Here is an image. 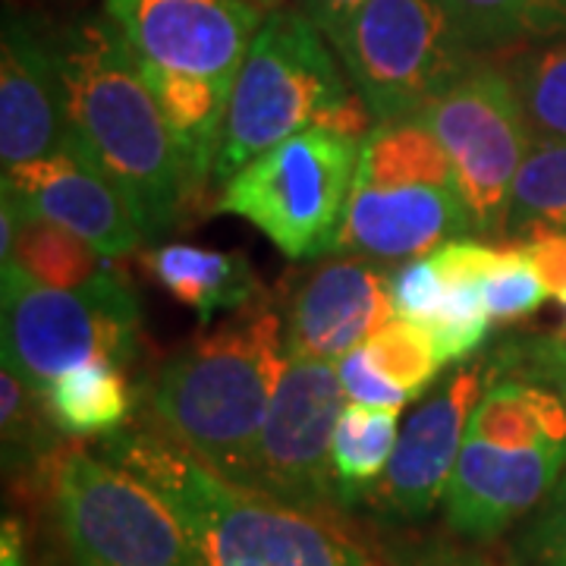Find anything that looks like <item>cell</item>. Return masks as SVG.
I'll list each match as a JSON object with an SVG mask.
<instances>
[{
    "label": "cell",
    "instance_id": "1",
    "mask_svg": "<svg viewBox=\"0 0 566 566\" xmlns=\"http://www.w3.org/2000/svg\"><path fill=\"white\" fill-rule=\"evenodd\" d=\"M66 133L117 186L145 240L182 218L192 186L139 61L111 20H85L51 41Z\"/></svg>",
    "mask_w": 566,
    "mask_h": 566
},
{
    "label": "cell",
    "instance_id": "2",
    "mask_svg": "<svg viewBox=\"0 0 566 566\" xmlns=\"http://www.w3.org/2000/svg\"><path fill=\"white\" fill-rule=\"evenodd\" d=\"M98 453L174 506L205 566H387L324 513L227 482L158 428H120Z\"/></svg>",
    "mask_w": 566,
    "mask_h": 566
},
{
    "label": "cell",
    "instance_id": "3",
    "mask_svg": "<svg viewBox=\"0 0 566 566\" xmlns=\"http://www.w3.org/2000/svg\"><path fill=\"white\" fill-rule=\"evenodd\" d=\"M286 356L277 308L262 300L233 312L158 368L148 387V416L211 472L252 488L264 419Z\"/></svg>",
    "mask_w": 566,
    "mask_h": 566
},
{
    "label": "cell",
    "instance_id": "4",
    "mask_svg": "<svg viewBox=\"0 0 566 566\" xmlns=\"http://www.w3.org/2000/svg\"><path fill=\"white\" fill-rule=\"evenodd\" d=\"M457 237H469V221L441 142L419 117L375 123L334 255L409 262Z\"/></svg>",
    "mask_w": 566,
    "mask_h": 566
},
{
    "label": "cell",
    "instance_id": "5",
    "mask_svg": "<svg viewBox=\"0 0 566 566\" xmlns=\"http://www.w3.org/2000/svg\"><path fill=\"white\" fill-rule=\"evenodd\" d=\"M356 88H346L324 32L303 10H274L233 82L214 177L227 182L252 158L303 129H331Z\"/></svg>",
    "mask_w": 566,
    "mask_h": 566
},
{
    "label": "cell",
    "instance_id": "6",
    "mask_svg": "<svg viewBox=\"0 0 566 566\" xmlns=\"http://www.w3.org/2000/svg\"><path fill=\"white\" fill-rule=\"evenodd\" d=\"M0 303L3 363L41 397L76 365L107 356L129 368L139 356V300L114 268L61 290L29 277L20 264H0Z\"/></svg>",
    "mask_w": 566,
    "mask_h": 566
},
{
    "label": "cell",
    "instance_id": "7",
    "mask_svg": "<svg viewBox=\"0 0 566 566\" xmlns=\"http://www.w3.org/2000/svg\"><path fill=\"white\" fill-rule=\"evenodd\" d=\"M363 139L312 126L223 182L218 211L262 230L286 259H322L344 230Z\"/></svg>",
    "mask_w": 566,
    "mask_h": 566
},
{
    "label": "cell",
    "instance_id": "8",
    "mask_svg": "<svg viewBox=\"0 0 566 566\" xmlns=\"http://www.w3.org/2000/svg\"><path fill=\"white\" fill-rule=\"evenodd\" d=\"M51 504L76 566H205L174 506L98 450L51 453Z\"/></svg>",
    "mask_w": 566,
    "mask_h": 566
},
{
    "label": "cell",
    "instance_id": "9",
    "mask_svg": "<svg viewBox=\"0 0 566 566\" xmlns=\"http://www.w3.org/2000/svg\"><path fill=\"white\" fill-rule=\"evenodd\" d=\"M331 44L375 123L416 117L488 61L469 51L450 0H368Z\"/></svg>",
    "mask_w": 566,
    "mask_h": 566
},
{
    "label": "cell",
    "instance_id": "10",
    "mask_svg": "<svg viewBox=\"0 0 566 566\" xmlns=\"http://www.w3.org/2000/svg\"><path fill=\"white\" fill-rule=\"evenodd\" d=\"M416 117L453 164L469 237L504 240L513 182L535 142L504 66L475 63Z\"/></svg>",
    "mask_w": 566,
    "mask_h": 566
},
{
    "label": "cell",
    "instance_id": "11",
    "mask_svg": "<svg viewBox=\"0 0 566 566\" xmlns=\"http://www.w3.org/2000/svg\"><path fill=\"white\" fill-rule=\"evenodd\" d=\"M344 400L337 363L286 356L259 441L255 485L249 491H262L312 513L337 510L331 485V444Z\"/></svg>",
    "mask_w": 566,
    "mask_h": 566
},
{
    "label": "cell",
    "instance_id": "12",
    "mask_svg": "<svg viewBox=\"0 0 566 566\" xmlns=\"http://www.w3.org/2000/svg\"><path fill=\"white\" fill-rule=\"evenodd\" d=\"M104 13L139 61L230 85L264 22L249 0H104Z\"/></svg>",
    "mask_w": 566,
    "mask_h": 566
},
{
    "label": "cell",
    "instance_id": "13",
    "mask_svg": "<svg viewBox=\"0 0 566 566\" xmlns=\"http://www.w3.org/2000/svg\"><path fill=\"white\" fill-rule=\"evenodd\" d=\"M488 385L491 378L485 359L460 365L444 385L434 387V394H428L406 416L385 479L368 501L381 516L416 523L438 504H444L472 409L482 400Z\"/></svg>",
    "mask_w": 566,
    "mask_h": 566
},
{
    "label": "cell",
    "instance_id": "14",
    "mask_svg": "<svg viewBox=\"0 0 566 566\" xmlns=\"http://www.w3.org/2000/svg\"><path fill=\"white\" fill-rule=\"evenodd\" d=\"M564 472L566 444L497 447L465 431L444 494L447 526L469 542H494L526 523Z\"/></svg>",
    "mask_w": 566,
    "mask_h": 566
},
{
    "label": "cell",
    "instance_id": "15",
    "mask_svg": "<svg viewBox=\"0 0 566 566\" xmlns=\"http://www.w3.org/2000/svg\"><path fill=\"white\" fill-rule=\"evenodd\" d=\"M390 318V274L371 259L340 255L308 271L283 315V337L290 356H312L337 363L365 346Z\"/></svg>",
    "mask_w": 566,
    "mask_h": 566
},
{
    "label": "cell",
    "instance_id": "16",
    "mask_svg": "<svg viewBox=\"0 0 566 566\" xmlns=\"http://www.w3.org/2000/svg\"><path fill=\"white\" fill-rule=\"evenodd\" d=\"M3 189L35 214L95 245L104 259L133 255L145 240L117 186L70 133L54 155L3 170Z\"/></svg>",
    "mask_w": 566,
    "mask_h": 566
},
{
    "label": "cell",
    "instance_id": "17",
    "mask_svg": "<svg viewBox=\"0 0 566 566\" xmlns=\"http://www.w3.org/2000/svg\"><path fill=\"white\" fill-rule=\"evenodd\" d=\"M66 136L54 48L7 13L0 39V164L13 170L48 158Z\"/></svg>",
    "mask_w": 566,
    "mask_h": 566
},
{
    "label": "cell",
    "instance_id": "18",
    "mask_svg": "<svg viewBox=\"0 0 566 566\" xmlns=\"http://www.w3.org/2000/svg\"><path fill=\"white\" fill-rule=\"evenodd\" d=\"M139 70L177 145L192 196H199L218 167L233 85L145 61H139Z\"/></svg>",
    "mask_w": 566,
    "mask_h": 566
},
{
    "label": "cell",
    "instance_id": "19",
    "mask_svg": "<svg viewBox=\"0 0 566 566\" xmlns=\"http://www.w3.org/2000/svg\"><path fill=\"white\" fill-rule=\"evenodd\" d=\"M145 268L167 296L192 308L202 324L214 315H233L264 300V286L255 268L240 252L164 243L145 259Z\"/></svg>",
    "mask_w": 566,
    "mask_h": 566
},
{
    "label": "cell",
    "instance_id": "20",
    "mask_svg": "<svg viewBox=\"0 0 566 566\" xmlns=\"http://www.w3.org/2000/svg\"><path fill=\"white\" fill-rule=\"evenodd\" d=\"M44 406L66 438H107L129 422L136 394L126 381V368L102 356L63 371L44 390Z\"/></svg>",
    "mask_w": 566,
    "mask_h": 566
},
{
    "label": "cell",
    "instance_id": "21",
    "mask_svg": "<svg viewBox=\"0 0 566 566\" xmlns=\"http://www.w3.org/2000/svg\"><path fill=\"white\" fill-rule=\"evenodd\" d=\"M465 431L497 447H564L566 400L526 378H497L475 403Z\"/></svg>",
    "mask_w": 566,
    "mask_h": 566
},
{
    "label": "cell",
    "instance_id": "22",
    "mask_svg": "<svg viewBox=\"0 0 566 566\" xmlns=\"http://www.w3.org/2000/svg\"><path fill=\"white\" fill-rule=\"evenodd\" d=\"M400 438V409L346 403L331 444V485L340 506L368 504Z\"/></svg>",
    "mask_w": 566,
    "mask_h": 566
},
{
    "label": "cell",
    "instance_id": "23",
    "mask_svg": "<svg viewBox=\"0 0 566 566\" xmlns=\"http://www.w3.org/2000/svg\"><path fill=\"white\" fill-rule=\"evenodd\" d=\"M450 10L479 57L566 39V0H450Z\"/></svg>",
    "mask_w": 566,
    "mask_h": 566
},
{
    "label": "cell",
    "instance_id": "24",
    "mask_svg": "<svg viewBox=\"0 0 566 566\" xmlns=\"http://www.w3.org/2000/svg\"><path fill=\"white\" fill-rule=\"evenodd\" d=\"M13 202H17V237H13V252L3 264H20L29 277L48 286H61V290L82 286L107 271V259L95 245L63 230L61 223L35 214L17 196Z\"/></svg>",
    "mask_w": 566,
    "mask_h": 566
},
{
    "label": "cell",
    "instance_id": "25",
    "mask_svg": "<svg viewBox=\"0 0 566 566\" xmlns=\"http://www.w3.org/2000/svg\"><path fill=\"white\" fill-rule=\"evenodd\" d=\"M535 230L566 233V139L535 136L513 182L504 240H526Z\"/></svg>",
    "mask_w": 566,
    "mask_h": 566
},
{
    "label": "cell",
    "instance_id": "26",
    "mask_svg": "<svg viewBox=\"0 0 566 566\" xmlns=\"http://www.w3.org/2000/svg\"><path fill=\"white\" fill-rule=\"evenodd\" d=\"M535 136L566 139V39L501 54Z\"/></svg>",
    "mask_w": 566,
    "mask_h": 566
},
{
    "label": "cell",
    "instance_id": "27",
    "mask_svg": "<svg viewBox=\"0 0 566 566\" xmlns=\"http://www.w3.org/2000/svg\"><path fill=\"white\" fill-rule=\"evenodd\" d=\"M365 353L375 368L400 387L409 400H422L428 390H434L438 375L447 368L434 346V337L406 318H390L365 344Z\"/></svg>",
    "mask_w": 566,
    "mask_h": 566
},
{
    "label": "cell",
    "instance_id": "28",
    "mask_svg": "<svg viewBox=\"0 0 566 566\" xmlns=\"http://www.w3.org/2000/svg\"><path fill=\"white\" fill-rule=\"evenodd\" d=\"M0 428H3V463H39L54 453V422L35 387L22 378L13 365L3 363L0 371Z\"/></svg>",
    "mask_w": 566,
    "mask_h": 566
},
{
    "label": "cell",
    "instance_id": "29",
    "mask_svg": "<svg viewBox=\"0 0 566 566\" xmlns=\"http://www.w3.org/2000/svg\"><path fill=\"white\" fill-rule=\"evenodd\" d=\"M491 324L494 322L485 308L482 281L457 277V281H447L444 300H441V308L428 327V334L434 337V346H438L444 365H457L465 363L475 349H482Z\"/></svg>",
    "mask_w": 566,
    "mask_h": 566
},
{
    "label": "cell",
    "instance_id": "30",
    "mask_svg": "<svg viewBox=\"0 0 566 566\" xmlns=\"http://www.w3.org/2000/svg\"><path fill=\"white\" fill-rule=\"evenodd\" d=\"M482 296L494 324L528 318L551 300L542 274L535 271L523 245H501V259L482 277Z\"/></svg>",
    "mask_w": 566,
    "mask_h": 566
},
{
    "label": "cell",
    "instance_id": "31",
    "mask_svg": "<svg viewBox=\"0 0 566 566\" xmlns=\"http://www.w3.org/2000/svg\"><path fill=\"white\" fill-rule=\"evenodd\" d=\"M510 566H566V472L510 547Z\"/></svg>",
    "mask_w": 566,
    "mask_h": 566
},
{
    "label": "cell",
    "instance_id": "32",
    "mask_svg": "<svg viewBox=\"0 0 566 566\" xmlns=\"http://www.w3.org/2000/svg\"><path fill=\"white\" fill-rule=\"evenodd\" d=\"M447 281L441 268L434 264L431 255H419L409 259L400 268L390 271V296H394V312L397 318L419 324V327H431L441 300H444Z\"/></svg>",
    "mask_w": 566,
    "mask_h": 566
},
{
    "label": "cell",
    "instance_id": "33",
    "mask_svg": "<svg viewBox=\"0 0 566 566\" xmlns=\"http://www.w3.org/2000/svg\"><path fill=\"white\" fill-rule=\"evenodd\" d=\"M337 371H340V385H344L349 403L387 406V409H403L409 403L403 390L375 368L365 346L346 353L344 359H337Z\"/></svg>",
    "mask_w": 566,
    "mask_h": 566
},
{
    "label": "cell",
    "instance_id": "34",
    "mask_svg": "<svg viewBox=\"0 0 566 566\" xmlns=\"http://www.w3.org/2000/svg\"><path fill=\"white\" fill-rule=\"evenodd\" d=\"M526 255L535 264V271L542 274L545 281L547 293L554 300H566V233L560 230H535L528 233L526 243Z\"/></svg>",
    "mask_w": 566,
    "mask_h": 566
},
{
    "label": "cell",
    "instance_id": "35",
    "mask_svg": "<svg viewBox=\"0 0 566 566\" xmlns=\"http://www.w3.org/2000/svg\"><path fill=\"white\" fill-rule=\"evenodd\" d=\"M394 566H494L482 551H472L450 542H428V545L406 547L394 557Z\"/></svg>",
    "mask_w": 566,
    "mask_h": 566
},
{
    "label": "cell",
    "instance_id": "36",
    "mask_svg": "<svg viewBox=\"0 0 566 566\" xmlns=\"http://www.w3.org/2000/svg\"><path fill=\"white\" fill-rule=\"evenodd\" d=\"M368 0H300L303 13L324 32L327 41H337L346 32V25L356 20Z\"/></svg>",
    "mask_w": 566,
    "mask_h": 566
},
{
    "label": "cell",
    "instance_id": "37",
    "mask_svg": "<svg viewBox=\"0 0 566 566\" xmlns=\"http://www.w3.org/2000/svg\"><path fill=\"white\" fill-rule=\"evenodd\" d=\"M0 566H25L22 557V526L17 520H3V535H0Z\"/></svg>",
    "mask_w": 566,
    "mask_h": 566
},
{
    "label": "cell",
    "instance_id": "38",
    "mask_svg": "<svg viewBox=\"0 0 566 566\" xmlns=\"http://www.w3.org/2000/svg\"><path fill=\"white\" fill-rule=\"evenodd\" d=\"M249 3H255V7H262V10H281L283 0H249Z\"/></svg>",
    "mask_w": 566,
    "mask_h": 566
},
{
    "label": "cell",
    "instance_id": "39",
    "mask_svg": "<svg viewBox=\"0 0 566 566\" xmlns=\"http://www.w3.org/2000/svg\"><path fill=\"white\" fill-rule=\"evenodd\" d=\"M564 312H566V300H564ZM564 334H566V327H564Z\"/></svg>",
    "mask_w": 566,
    "mask_h": 566
}]
</instances>
